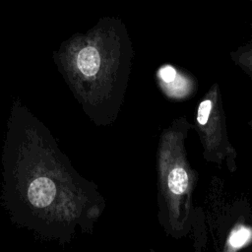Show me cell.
Listing matches in <instances>:
<instances>
[{
	"instance_id": "1",
	"label": "cell",
	"mask_w": 252,
	"mask_h": 252,
	"mask_svg": "<svg viewBox=\"0 0 252 252\" xmlns=\"http://www.w3.org/2000/svg\"><path fill=\"white\" fill-rule=\"evenodd\" d=\"M1 165V202L13 223L59 245L90 228L97 208L93 185L19 98L7 117Z\"/></svg>"
},
{
	"instance_id": "2",
	"label": "cell",
	"mask_w": 252,
	"mask_h": 252,
	"mask_svg": "<svg viewBox=\"0 0 252 252\" xmlns=\"http://www.w3.org/2000/svg\"><path fill=\"white\" fill-rule=\"evenodd\" d=\"M123 22L115 17L101 19L87 33L75 34L53 53L62 79L85 112L99 120L107 96L108 69L126 46Z\"/></svg>"
},
{
	"instance_id": "3",
	"label": "cell",
	"mask_w": 252,
	"mask_h": 252,
	"mask_svg": "<svg viewBox=\"0 0 252 252\" xmlns=\"http://www.w3.org/2000/svg\"><path fill=\"white\" fill-rule=\"evenodd\" d=\"M188 186L187 172L181 167L173 168L168 174V187L174 194H182Z\"/></svg>"
},
{
	"instance_id": "4",
	"label": "cell",
	"mask_w": 252,
	"mask_h": 252,
	"mask_svg": "<svg viewBox=\"0 0 252 252\" xmlns=\"http://www.w3.org/2000/svg\"><path fill=\"white\" fill-rule=\"evenodd\" d=\"M250 236H251V232L248 228L239 227L231 233L229 238V245L234 248H238L244 245L248 241Z\"/></svg>"
},
{
	"instance_id": "5",
	"label": "cell",
	"mask_w": 252,
	"mask_h": 252,
	"mask_svg": "<svg viewBox=\"0 0 252 252\" xmlns=\"http://www.w3.org/2000/svg\"><path fill=\"white\" fill-rule=\"evenodd\" d=\"M211 108H212V101L210 99H205L204 101L201 102L198 108V116H197V120L199 124L205 125L208 122Z\"/></svg>"
},
{
	"instance_id": "6",
	"label": "cell",
	"mask_w": 252,
	"mask_h": 252,
	"mask_svg": "<svg viewBox=\"0 0 252 252\" xmlns=\"http://www.w3.org/2000/svg\"><path fill=\"white\" fill-rule=\"evenodd\" d=\"M159 76L163 82L169 84L170 82L175 80V78L177 77V74L173 67L169 65H165L159 70Z\"/></svg>"
}]
</instances>
